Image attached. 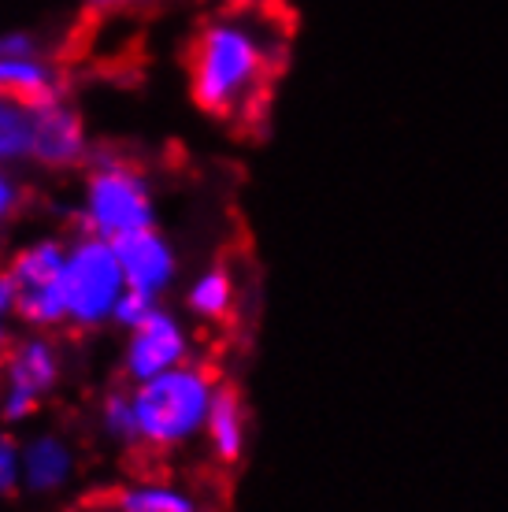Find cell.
<instances>
[{"label": "cell", "mask_w": 508, "mask_h": 512, "mask_svg": "<svg viewBox=\"0 0 508 512\" xmlns=\"http://www.w3.org/2000/svg\"><path fill=\"white\" fill-rule=\"evenodd\" d=\"M204 442H208L212 461L219 464L242 461L245 442H249V412H245V401L234 386L219 383L212 412H208V427H204Z\"/></svg>", "instance_id": "obj_12"}, {"label": "cell", "mask_w": 508, "mask_h": 512, "mask_svg": "<svg viewBox=\"0 0 508 512\" xmlns=\"http://www.w3.org/2000/svg\"><path fill=\"white\" fill-rule=\"evenodd\" d=\"M119 512H204L197 494L178 483H164V479H149V483H127L115 494H108Z\"/></svg>", "instance_id": "obj_14"}, {"label": "cell", "mask_w": 508, "mask_h": 512, "mask_svg": "<svg viewBox=\"0 0 508 512\" xmlns=\"http://www.w3.org/2000/svg\"><path fill=\"white\" fill-rule=\"evenodd\" d=\"M78 475V449L64 431H34L23 442V490L34 498L64 494Z\"/></svg>", "instance_id": "obj_10"}, {"label": "cell", "mask_w": 508, "mask_h": 512, "mask_svg": "<svg viewBox=\"0 0 508 512\" xmlns=\"http://www.w3.org/2000/svg\"><path fill=\"white\" fill-rule=\"evenodd\" d=\"M160 305H164V301H156V297H149V294H138V290H127V297H123L119 308H115L112 327H119V331H134V327H141Z\"/></svg>", "instance_id": "obj_18"}, {"label": "cell", "mask_w": 508, "mask_h": 512, "mask_svg": "<svg viewBox=\"0 0 508 512\" xmlns=\"http://www.w3.org/2000/svg\"><path fill=\"white\" fill-rule=\"evenodd\" d=\"M223 8H245V4H260V0H216Z\"/></svg>", "instance_id": "obj_23"}, {"label": "cell", "mask_w": 508, "mask_h": 512, "mask_svg": "<svg viewBox=\"0 0 508 512\" xmlns=\"http://www.w3.org/2000/svg\"><path fill=\"white\" fill-rule=\"evenodd\" d=\"M23 490V442L0 431V498H12Z\"/></svg>", "instance_id": "obj_17"}, {"label": "cell", "mask_w": 508, "mask_h": 512, "mask_svg": "<svg viewBox=\"0 0 508 512\" xmlns=\"http://www.w3.org/2000/svg\"><path fill=\"white\" fill-rule=\"evenodd\" d=\"M197 353V338L175 308L160 305L149 320L127 331V342L119 349V375L127 386H141L156 375L190 364Z\"/></svg>", "instance_id": "obj_7"}, {"label": "cell", "mask_w": 508, "mask_h": 512, "mask_svg": "<svg viewBox=\"0 0 508 512\" xmlns=\"http://www.w3.org/2000/svg\"><path fill=\"white\" fill-rule=\"evenodd\" d=\"M145 4H153V0H86V8L93 15H127L145 8Z\"/></svg>", "instance_id": "obj_22"}, {"label": "cell", "mask_w": 508, "mask_h": 512, "mask_svg": "<svg viewBox=\"0 0 508 512\" xmlns=\"http://www.w3.org/2000/svg\"><path fill=\"white\" fill-rule=\"evenodd\" d=\"M23 205V179L15 175V167L0 164V227L19 212Z\"/></svg>", "instance_id": "obj_19"}, {"label": "cell", "mask_w": 508, "mask_h": 512, "mask_svg": "<svg viewBox=\"0 0 508 512\" xmlns=\"http://www.w3.org/2000/svg\"><path fill=\"white\" fill-rule=\"evenodd\" d=\"M34 52H45L38 34H30V30H8V34H0V56H34Z\"/></svg>", "instance_id": "obj_21"}, {"label": "cell", "mask_w": 508, "mask_h": 512, "mask_svg": "<svg viewBox=\"0 0 508 512\" xmlns=\"http://www.w3.org/2000/svg\"><path fill=\"white\" fill-rule=\"evenodd\" d=\"M12 320H15V282L12 275L0 268V357L12 346Z\"/></svg>", "instance_id": "obj_20"}, {"label": "cell", "mask_w": 508, "mask_h": 512, "mask_svg": "<svg viewBox=\"0 0 508 512\" xmlns=\"http://www.w3.org/2000/svg\"><path fill=\"white\" fill-rule=\"evenodd\" d=\"M34 153V104L0 97V164H30Z\"/></svg>", "instance_id": "obj_15"}, {"label": "cell", "mask_w": 508, "mask_h": 512, "mask_svg": "<svg viewBox=\"0 0 508 512\" xmlns=\"http://www.w3.org/2000/svg\"><path fill=\"white\" fill-rule=\"evenodd\" d=\"M97 431L108 446L115 449H141V431H138V412H134V397L127 390H108L101 397V409H97Z\"/></svg>", "instance_id": "obj_16"}, {"label": "cell", "mask_w": 508, "mask_h": 512, "mask_svg": "<svg viewBox=\"0 0 508 512\" xmlns=\"http://www.w3.org/2000/svg\"><path fill=\"white\" fill-rule=\"evenodd\" d=\"M86 167L89 171L78 197V231L104 242H123L141 231H153V182L130 156L93 149Z\"/></svg>", "instance_id": "obj_3"}, {"label": "cell", "mask_w": 508, "mask_h": 512, "mask_svg": "<svg viewBox=\"0 0 508 512\" xmlns=\"http://www.w3.org/2000/svg\"><path fill=\"white\" fill-rule=\"evenodd\" d=\"M64 383V349L52 334L26 331L0 357V423L23 427Z\"/></svg>", "instance_id": "obj_6"}, {"label": "cell", "mask_w": 508, "mask_h": 512, "mask_svg": "<svg viewBox=\"0 0 508 512\" xmlns=\"http://www.w3.org/2000/svg\"><path fill=\"white\" fill-rule=\"evenodd\" d=\"M286 56V30L264 4L208 15L186 52L190 101L204 116L249 123L267 101Z\"/></svg>", "instance_id": "obj_1"}, {"label": "cell", "mask_w": 508, "mask_h": 512, "mask_svg": "<svg viewBox=\"0 0 508 512\" xmlns=\"http://www.w3.org/2000/svg\"><path fill=\"white\" fill-rule=\"evenodd\" d=\"M127 290L130 282L115 242H104L93 234H78L75 242H67V331L97 334L112 327L115 308L127 297Z\"/></svg>", "instance_id": "obj_4"}, {"label": "cell", "mask_w": 508, "mask_h": 512, "mask_svg": "<svg viewBox=\"0 0 508 512\" xmlns=\"http://www.w3.org/2000/svg\"><path fill=\"white\" fill-rule=\"evenodd\" d=\"M182 305L193 320L201 323H223L230 320V312L238 305V286H234V275H230L223 264H212L204 268L197 279L186 286V297Z\"/></svg>", "instance_id": "obj_13"}, {"label": "cell", "mask_w": 508, "mask_h": 512, "mask_svg": "<svg viewBox=\"0 0 508 512\" xmlns=\"http://www.w3.org/2000/svg\"><path fill=\"white\" fill-rule=\"evenodd\" d=\"M93 145H89L86 123L78 108L64 97L45 104H34V153L30 164L45 171H71V167L89 164Z\"/></svg>", "instance_id": "obj_8"}, {"label": "cell", "mask_w": 508, "mask_h": 512, "mask_svg": "<svg viewBox=\"0 0 508 512\" xmlns=\"http://www.w3.org/2000/svg\"><path fill=\"white\" fill-rule=\"evenodd\" d=\"M115 249H119V260H123L130 290L164 301L178 286V275H182L178 249L171 245V238H167L160 227L141 231V234H134V238H123V242H115Z\"/></svg>", "instance_id": "obj_9"}, {"label": "cell", "mask_w": 508, "mask_h": 512, "mask_svg": "<svg viewBox=\"0 0 508 512\" xmlns=\"http://www.w3.org/2000/svg\"><path fill=\"white\" fill-rule=\"evenodd\" d=\"M0 97L23 104H45L64 97V71L45 52L34 56H0Z\"/></svg>", "instance_id": "obj_11"}, {"label": "cell", "mask_w": 508, "mask_h": 512, "mask_svg": "<svg viewBox=\"0 0 508 512\" xmlns=\"http://www.w3.org/2000/svg\"><path fill=\"white\" fill-rule=\"evenodd\" d=\"M216 390V372L201 360H190L182 368L156 375L149 383L130 386L134 412H138L141 449L164 457V453H178V449L193 446L197 438H204Z\"/></svg>", "instance_id": "obj_2"}, {"label": "cell", "mask_w": 508, "mask_h": 512, "mask_svg": "<svg viewBox=\"0 0 508 512\" xmlns=\"http://www.w3.org/2000/svg\"><path fill=\"white\" fill-rule=\"evenodd\" d=\"M8 275L15 282V320L26 331L56 334L67 327V297H64V271H67V242L64 238H30L19 245L8 260Z\"/></svg>", "instance_id": "obj_5"}]
</instances>
